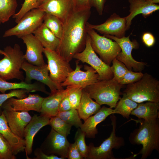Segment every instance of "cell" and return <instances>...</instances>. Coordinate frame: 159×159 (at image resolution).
<instances>
[{
    "mask_svg": "<svg viewBox=\"0 0 159 159\" xmlns=\"http://www.w3.org/2000/svg\"><path fill=\"white\" fill-rule=\"evenodd\" d=\"M24 2L19 11L13 16L15 21L17 23L21 18L32 9L38 7V0H24Z\"/></svg>",
    "mask_w": 159,
    "mask_h": 159,
    "instance_id": "obj_36",
    "label": "cell"
},
{
    "mask_svg": "<svg viewBox=\"0 0 159 159\" xmlns=\"http://www.w3.org/2000/svg\"><path fill=\"white\" fill-rule=\"evenodd\" d=\"M43 23L58 38H61L63 30L64 24L57 17L45 13Z\"/></svg>",
    "mask_w": 159,
    "mask_h": 159,
    "instance_id": "obj_30",
    "label": "cell"
},
{
    "mask_svg": "<svg viewBox=\"0 0 159 159\" xmlns=\"http://www.w3.org/2000/svg\"><path fill=\"white\" fill-rule=\"evenodd\" d=\"M0 159H2L0 153Z\"/></svg>",
    "mask_w": 159,
    "mask_h": 159,
    "instance_id": "obj_50",
    "label": "cell"
},
{
    "mask_svg": "<svg viewBox=\"0 0 159 159\" xmlns=\"http://www.w3.org/2000/svg\"><path fill=\"white\" fill-rule=\"evenodd\" d=\"M69 159H83L75 143H70L67 153V157Z\"/></svg>",
    "mask_w": 159,
    "mask_h": 159,
    "instance_id": "obj_41",
    "label": "cell"
},
{
    "mask_svg": "<svg viewBox=\"0 0 159 159\" xmlns=\"http://www.w3.org/2000/svg\"><path fill=\"white\" fill-rule=\"evenodd\" d=\"M4 51V57L0 60V77L6 81L14 79L24 81L25 78L21 70L26 61L20 46L15 44L13 47H6Z\"/></svg>",
    "mask_w": 159,
    "mask_h": 159,
    "instance_id": "obj_4",
    "label": "cell"
},
{
    "mask_svg": "<svg viewBox=\"0 0 159 159\" xmlns=\"http://www.w3.org/2000/svg\"><path fill=\"white\" fill-rule=\"evenodd\" d=\"M123 92L138 103L145 101L159 103V81L147 73L138 81L127 85Z\"/></svg>",
    "mask_w": 159,
    "mask_h": 159,
    "instance_id": "obj_3",
    "label": "cell"
},
{
    "mask_svg": "<svg viewBox=\"0 0 159 159\" xmlns=\"http://www.w3.org/2000/svg\"><path fill=\"white\" fill-rule=\"evenodd\" d=\"M122 86L112 79L98 81L84 89L100 105H106L112 109L121 98Z\"/></svg>",
    "mask_w": 159,
    "mask_h": 159,
    "instance_id": "obj_5",
    "label": "cell"
},
{
    "mask_svg": "<svg viewBox=\"0 0 159 159\" xmlns=\"http://www.w3.org/2000/svg\"><path fill=\"white\" fill-rule=\"evenodd\" d=\"M29 92L26 90L19 89L11 90L7 93L0 94V115L2 112V105L8 99L12 97H16L18 99L24 98L27 97V93Z\"/></svg>",
    "mask_w": 159,
    "mask_h": 159,
    "instance_id": "obj_37",
    "label": "cell"
},
{
    "mask_svg": "<svg viewBox=\"0 0 159 159\" xmlns=\"http://www.w3.org/2000/svg\"><path fill=\"white\" fill-rule=\"evenodd\" d=\"M159 109V103L147 101L138 103L130 115L136 116L139 119L151 120L158 118Z\"/></svg>",
    "mask_w": 159,
    "mask_h": 159,
    "instance_id": "obj_27",
    "label": "cell"
},
{
    "mask_svg": "<svg viewBox=\"0 0 159 159\" xmlns=\"http://www.w3.org/2000/svg\"><path fill=\"white\" fill-rule=\"evenodd\" d=\"M101 108V105L94 101L83 89L80 102L77 109L80 118L85 121L97 113Z\"/></svg>",
    "mask_w": 159,
    "mask_h": 159,
    "instance_id": "obj_28",
    "label": "cell"
},
{
    "mask_svg": "<svg viewBox=\"0 0 159 159\" xmlns=\"http://www.w3.org/2000/svg\"><path fill=\"white\" fill-rule=\"evenodd\" d=\"M45 13L39 8L32 9L26 13L17 24L4 32L3 37L16 36L21 38L32 33L43 23Z\"/></svg>",
    "mask_w": 159,
    "mask_h": 159,
    "instance_id": "obj_9",
    "label": "cell"
},
{
    "mask_svg": "<svg viewBox=\"0 0 159 159\" xmlns=\"http://www.w3.org/2000/svg\"><path fill=\"white\" fill-rule=\"evenodd\" d=\"M17 0H0V23L8 21L15 14Z\"/></svg>",
    "mask_w": 159,
    "mask_h": 159,
    "instance_id": "obj_31",
    "label": "cell"
},
{
    "mask_svg": "<svg viewBox=\"0 0 159 159\" xmlns=\"http://www.w3.org/2000/svg\"><path fill=\"white\" fill-rule=\"evenodd\" d=\"M77 61L76 67L68 75L65 81L60 84L63 87L76 86L84 89L99 81V75L96 71L91 66H85V71L81 69V66Z\"/></svg>",
    "mask_w": 159,
    "mask_h": 159,
    "instance_id": "obj_13",
    "label": "cell"
},
{
    "mask_svg": "<svg viewBox=\"0 0 159 159\" xmlns=\"http://www.w3.org/2000/svg\"><path fill=\"white\" fill-rule=\"evenodd\" d=\"M85 133L78 128L75 135V143L83 158L86 159L87 152V146L86 144L85 138Z\"/></svg>",
    "mask_w": 159,
    "mask_h": 159,
    "instance_id": "obj_38",
    "label": "cell"
},
{
    "mask_svg": "<svg viewBox=\"0 0 159 159\" xmlns=\"http://www.w3.org/2000/svg\"><path fill=\"white\" fill-rule=\"evenodd\" d=\"M112 62V65L110 67L113 74L112 79L118 83L129 70L123 63L116 58L113 59Z\"/></svg>",
    "mask_w": 159,
    "mask_h": 159,
    "instance_id": "obj_34",
    "label": "cell"
},
{
    "mask_svg": "<svg viewBox=\"0 0 159 159\" xmlns=\"http://www.w3.org/2000/svg\"><path fill=\"white\" fill-rule=\"evenodd\" d=\"M90 9L74 10L64 23L63 33L57 52L69 62L76 54L85 49L87 34V23Z\"/></svg>",
    "mask_w": 159,
    "mask_h": 159,
    "instance_id": "obj_1",
    "label": "cell"
},
{
    "mask_svg": "<svg viewBox=\"0 0 159 159\" xmlns=\"http://www.w3.org/2000/svg\"><path fill=\"white\" fill-rule=\"evenodd\" d=\"M72 108L67 93L62 100L59 104L58 108V112L67 111Z\"/></svg>",
    "mask_w": 159,
    "mask_h": 159,
    "instance_id": "obj_45",
    "label": "cell"
},
{
    "mask_svg": "<svg viewBox=\"0 0 159 159\" xmlns=\"http://www.w3.org/2000/svg\"><path fill=\"white\" fill-rule=\"evenodd\" d=\"M92 47L105 63L110 66L113 59L121 51L118 44L111 39L99 34L95 30L87 26Z\"/></svg>",
    "mask_w": 159,
    "mask_h": 159,
    "instance_id": "obj_7",
    "label": "cell"
},
{
    "mask_svg": "<svg viewBox=\"0 0 159 159\" xmlns=\"http://www.w3.org/2000/svg\"><path fill=\"white\" fill-rule=\"evenodd\" d=\"M140 120L139 127L130 134L129 139L132 144L142 145L138 154L141 155V159H145L154 150L159 151V118L150 120Z\"/></svg>",
    "mask_w": 159,
    "mask_h": 159,
    "instance_id": "obj_2",
    "label": "cell"
},
{
    "mask_svg": "<svg viewBox=\"0 0 159 159\" xmlns=\"http://www.w3.org/2000/svg\"><path fill=\"white\" fill-rule=\"evenodd\" d=\"M44 85L38 81L33 83H27L24 81L18 83L10 82L0 77V92L2 93L8 90L23 89L29 92L40 91L48 95L49 93L46 91Z\"/></svg>",
    "mask_w": 159,
    "mask_h": 159,
    "instance_id": "obj_26",
    "label": "cell"
},
{
    "mask_svg": "<svg viewBox=\"0 0 159 159\" xmlns=\"http://www.w3.org/2000/svg\"><path fill=\"white\" fill-rule=\"evenodd\" d=\"M34 159H64L62 157L54 154L48 155L43 152L40 148H37L34 151Z\"/></svg>",
    "mask_w": 159,
    "mask_h": 159,
    "instance_id": "obj_42",
    "label": "cell"
},
{
    "mask_svg": "<svg viewBox=\"0 0 159 159\" xmlns=\"http://www.w3.org/2000/svg\"><path fill=\"white\" fill-rule=\"evenodd\" d=\"M103 36L114 40L119 45L121 51L116 58L123 63L129 70H133L136 72H141L144 69L147 65V63L137 61L133 58L132 55V50L138 49L139 47V44L136 40L131 41L130 38V35L120 38L109 35Z\"/></svg>",
    "mask_w": 159,
    "mask_h": 159,
    "instance_id": "obj_8",
    "label": "cell"
},
{
    "mask_svg": "<svg viewBox=\"0 0 159 159\" xmlns=\"http://www.w3.org/2000/svg\"><path fill=\"white\" fill-rule=\"evenodd\" d=\"M43 53L47 59L50 78L54 82L60 85L73 70L69 63L58 52L44 48Z\"/></svg>",
    "mask_w": 159,
    "mask_h": 159,
    "instance_id": "obj_11",
    "label": "cell"
},
{
    "mask_svg": "<svg viewBox=\"0 0 159 159\" xmlns=\"http://www.w3.org/2000/svg\"><path fill=\"white\" fill-rule=\"evenodd\" d=\"M142 40L144 44L147 47L153 46L155 43V39L151 33L146 32L144 33L142 36Z\"/></svg>",
    "mask_w": 159,
    "mask_h": 159,
    "instance_id": "obj_46",
    "label": "cell"
},
{
    "mask_svg": "<svg viewBox=\"0 0 159 159\" xmlns=\"http://www.w3.org/2000/svg\"><path fill=\"white\" fill-rule=\"evenodd\" d=\"M66 137L52 128L40 148L47 154H54L65 159L70 144Z\"/></svg>",
    "mask_w": 159,
    "mask_h": 159,
    "instance_id": "obj_14",
    "label": "cell"
},
{
    "mask_svg": "<svg viewBox=\"0 0 159 159\" xmlns=\"http://www.w3.org/2000/svg\"><path fill=\"white\" fill-rule=\"evenodd\" d=\"M129 3V14L126 17V29L130 27L133 19L137 15L141 14L146 18L159 9V5L144 0H128Z\"/></svg>",
    "mask_w": 159,
    "mask_h": 159,
    "instance_id": "obj_21",
    "label": "cell"
},
{
    "mask_svg": "<svg viewBox=\"0 0 159 159\" xmlns=\"http://www.w3.org/2000/svg\"><path fill=\"white\" fill-rule=\"evenodd\" d=\"M113 114V109L103 106L93 115L84 121L80 128L85 133L86 137L94 138L98 133L97 125L108 116Z\"/></svg>",
    "mask_w": 159,
    "mask_h": 159,
    "instance_id": "obj_22",
    "label": "cell"
},
{
    "mask_svg": "<svg viewBox=\"0 0 159 159\" xmlns=\"http://www.w3.org/2000/svg\"><path fill=\"white\" fill-rule=\"evenodd\" d=\"M32 34L39 40L44 48L58 51L60 39L57 37L43 23Z\"/></svg>",
    "mask_w": 159,
    "mask_h": 159,
    "instance_id": "obj_25",
    "label": "cell"
},
{
    "mask_svg": "<svg viewBox=\"0 0 159 159\" xmlns=\"http://www.w3.org/2000/svg\"><path fill=\"white\" fill-rule=\"evenodd\" d=\"M1 24L0 23V24ZM0 54L3 55H4L5 54V53L4 51L0 50Z\"/></svg>",
    "mask_w": 159,
    "mask_h": 159,
    "instance_id": "obj_49",
    "label": "cell"
},
{
    "mask_svg": "<svg viewBox=\"0 0 159 159\" xmlns=\"http://www.w3.org/2000/svg\"><path fill=\"white\" fill-rule=\"evenodd\" d=\"M68 87V86H67ZM69 87L68 95L72 108L77 110L81 100L83 89L73 86Z\"/></svg>",
    "mask_w": 159,
    "mask_h": 159,
    "instance_id": "obj_35",
    "label": "cell"
},
{
    "mask_svg": "<svg viewBox=\"0 0 159 159\" xmlns=\"http://www.w3.org/2000/svg\"><path fill=\"white\" fill-rule=\"evenodd\" d=\"M0 153L2 159H16L10 145L0 134Z\"/></svg>",
    "mask_w": 159,
    "mask_h": 159,
    "instance_id": "obj_39",
    "label": "cell"
},
{
    "mask_svg": "<svg viewBox=\"0 0 159 159\" xmlns=\"http://www.w3.org/2000/svg\"><path fill=\"white\" fill-rule=\"evenodd\" d=\"M44 0H38V6Z\"/></svg>",
    "mask_w": 159,
    "mask_h": 159,
    "instance_id": "obj_48",
    "label": "cell"
},
{
    "mask_svg": "<svg viewBox=\"0 0 159 159\" xmlns=\"http://www.w3.org/2000/svg\"><path fill=\"white\" fill-rule=\"evenodd\" d=\"M154 4H157L159 3V0H144Z\"/></svg>",
    "mask_w": 159,
    "mask_h": 159,
    "instance_id": "obj_47",
    "label": "cell"
},
{
    "mask_svg": "<svg viewBox=\"0 0 159 159\" xmlns=\"http://www.w3.org/2000/svg\"><path fill=\"white\" fill-rule=\"evenodd\" d=\"M21 38L26 46V51L24 54L26 61L36 66H42L46 64L42 55L44 48L39 40L33 34H30Z\"/></svg>",
    "mask_w": 159,
    "mask_h": 159,
    "instance_id": "obj_18",
    "label": "cell"
},
{
    "mask_svg": "<svg viewBox=\"0 0 159 159\" xmlns=\"http://www.w3.org/2000/svg\"><path fill=\"white\" fill-rule=\"evenodd\" d=\"M8 125L12 131L20 138L24 139L25 128L32 117L28 112L14 111L2 109Z\"/></svg>",
    "mask_w": 159,
    "mask_h": 159,
    "instance_id": "obj_19",
    "label": "cell"
},
{
    "mask_svg": "<svg viewBox=\"0 0 159 159\" xmlns=\"http://www.w3.org/2000/svg\"><path fill=\"white\" fill-rule=\"evenodd\" d=\"M38 8L57 17L63 24L73 11L72 0H44Z\"/></svg>",
    "mask_w": 159,
    "mask_h": 159,
    "instance_id": "obj_17",
    "label": "cell"
},
{
    "mask_svg": "<svg viewBox=\"0 0 159 159\" xmlns=\"http://www.w3.org/2000/svg\"><path fill=\"white\" fill-rule=\"evenodd\" d=\"M21 69L25 72L24 81L27 83H31L32 80H35L47 85L50 89V93L64 89L60 85L51 80L49 74L48 66L46 64L42 66H36L26 61L23 64Z\"/></svg>",
    "mask_w": 159,
    "mask_h": 159,
    "instance_id": "obj_12",
    "label": "cell"
},
{
    "mask_svg": "<svg viewBox=\"0 0 159 159\" xmlns=\"http://www.w3.org/2000/svg\"><path fill=\"white\" fill-rule=\"evenodd\" d=\"M73 10L90 9L88 0H72Z\"/></svg>",
    "mask_w": 159,
    "mask_h": 159,
    "instance_id": "obj_43",
    "label": "cell"
},
{
    "mask_svg": "<svg viewBox=\"0 0 159 159\" xmlns=\"http://www.w3.org/2000/svg\"><path fill=\"white\" fill-rule=\"evenodd\" d=\"M50 118L42 115L34 114L25 127L24 132L25 149L26 155H30L32 151L34 138L38 132L43 127L49 125Z\"/></svg>",
    "mask_w": 159,
    "mask_h": 159,
    "instance_id": "obj_20",
    "label": "cell"
},
{
    "mask_svg": "<svg viewBox=\"0 0 159 159\" xmlns=\"http://www.w3.org/2000/svg\"><path fill=\"white\" fill-rule=\"evenodd\" d=\"M122 95V97L118 101L113 109L114 114H120L128 119L132 111L137 107L138 103L128 98L124 93Z\"/></svg>",
    "mask_w": 159,
    "mask_h": 159,
    "instance_id": "obj_29",
    "label": "cell"
},
{
    "mask_svg": "<svg viewBox=\"0 0 159 159\" xmlns=\"http://www.w3.org/2000/svg\"><path fill=\"white\" fill-rule=\"evenodd\" d=\"M126 17H120L114 13L103 23L94 25L87 22V26L96 30L100 33L105 35L114 36L120 38L125 36L127 30Z\"/></svg>",
    "mask_w": 159,
    "mask_h": 159,
    "instance_id": "obj_15",
    "label": "cell"
},
{
    "mask_svg": "<svg viewBox=\"0 0 159 159\" xmlns=\"http://www.w3.org/2000/svg\"><path fill=\"white\" fill-rule=\"evenodd\" d=\"M143 75L141 72L129 70L118 83L122 85L133 83L140 80Z\"/></svg>",
    "mask_w": 159,
    "mask_h": 159,
    "instance_id": "obj_40",
    "label": "cell"
},
{
    "mask_svg": "<svg viewBox=\"0 0 159 159\" xmlns=\"http://www.w3.org/2000/svg\"><path fill=\"white\" fill-rule=\"evenodd\" d=\"M112 131L110 136L98 147H95L92 143L87 146L86 159H115L112 151L113 149H118L124 145L123 138L116 135L117 118L114 115L110 116Z\"/></svg>",
    "mask_w": 159,
    "mask_h": 159,
    "instance_id": "obj_6",
    "label": "cell"
},
{
    "mask_svg": "<svg viewBox=\"0 0 159 159\" xmlns=\"http://www.w3.org/2000/svg\"><path fill=\"white\" fill-rule=\"evenodd\" d=\"M44 98L37 94H30L26 97L21 99L12 97L3 104L2 108L14 111L32 110L40 113Z\"/></svg>",
    "mask_w": 159,
    "mask_h": 159,
    "instance_id": "obj_16",
    "label": "cell"
},
{
    "mask_svg": "<svg viewBox=\"0 0 159 159\" xmlns=\"http://www.w3.org/2000/svg\"><path fill=\"white\" fill-rule=\"evenodd\" d=\"M73 58L90 65L98 74L99 81L110 80L113 77L110 66L105 63L99 58L92 49L90 39L88 34L84 49L76 54Z\"/></svg>",
    "mask_w": 159,
    "mask_h": 159,
    "instance_id": "obj_10",
    "label": "cell"
},
{
    "mask_svg": "<svg viewBox=\"0 0 159 159\" xmlns=\"http://www.w3.org/2000/svg\"><path fill=\"white\" fill-rule=\"evenodd\" d=\"M56 116L76 128H80L83 124L77 110L74 108H72L66 111L59 112Z\"/></svg>",
    "mask_w": 159,
    "mask_h": 159,
    "instance_id": "obj_32",
    "label": "cell"
},
{
    "mask_svg": "<svg viewBox=\"0 0 159 159\" xmlns=\"http://www.w3.org/2000/svg\"><path fill=\"white\" fill-rule=\"evenodd\" d=\"M0 134L10 144L15 155L25 150L24 139L19 137L12 131L3 112L0 115Z\"/></svg>",
    "mask_w": 159,
    "mask_h": 159,
    "instance_id": "obj_24",
    "label": "cell"
},
{
    "mask_svg": "<svg viewBox=\"0 0 159 159\" xmlns=\"http://www.w3.org/2000/svg\"><path fill=\"white\" fill-rule=\"evenodd\" d=\"M106 1V0H88L91 8L95 7L100 15H102V14Z\"/></svg>",
    "mask_w": 159,
    "mask_h": 159,
    "instance_id": "obj_44",
    "label": "cell"
},
{
    "mask_svg": "<svg viewBox=\"0 0 159 159\" xmlns=\"http://www.w3.org/2000/svg\"><path fill=\"white\" fill-rule=\"evenodd\" d=\"M69 90V87H67L66 89L58 90L44 98L40 110L41 115L50 118L56 116L58 113L59 104L67 94Z\"/></svg>",
    "mask_w": 159,
    "mask_h": 159,
    "instance_id": "obj_23",
    "label": "cell"
},
{
    "mask_svg": "<svg viewBox=\"0 0 159 159\" xmlns=\"http://www.w3.org/2000/svg\"><path fill=\"white\" fill-rule=\"evenodd\" d=\"M49 122L52 128L57 132L66 137L70 134L72 126L59 117L55 116L51 117Z\"/></svg>",
    "mask_w": 159,
    "mask_h": 159,
    "instance_id": "obj_33",
    "label": "cell"
}]
</instances>
